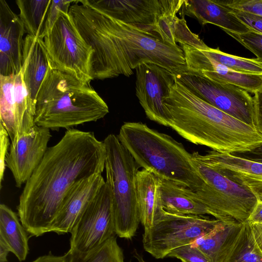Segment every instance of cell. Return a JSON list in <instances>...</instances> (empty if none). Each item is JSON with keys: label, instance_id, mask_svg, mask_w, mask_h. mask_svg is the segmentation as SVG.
Here are the masks:
<instances>
[{"label": "cell", "instance_id": "cell-1", "mask_svg": "<svg viewBox=\"0 0 262 262\" xmlns=\"http://www.w3.org/2000/svg\"><path fill=\"white\" fill-rule=\"evenodd\" d=\"M106 149L92 132L70 128L48 147L26 182L17 207L20 221L31 236L51 232L73 187L105 169Z\"/></svg>", "mask_w": 262, "mask_h": 262}, {"label": "cell", "instance_id": "cell-2", "mask_svg": "<svg viewBox=\"0 0 262 262\" xmlns=\"http://www.w3.org/2000/svg\"><path fill=\"white\" fill-rule=\"evenodd\" d=\"M69 13L93 50L92 80L129 77L143 63L156 64L176 76L187 71L181 47L164 42L155 32L116 19L84 1H73Z\"/></svg>", "mask_w": 262, "mask_h": 262}, {"label": "cell", "instance_id": "cell-3", "mask_svg": "<svg viewBox=\"0 0 262 262\" xmlns=\"http://www.w3.org/2000/svg\"><path fill=\"white\" fill-rule=\"evenodd\" d=\"M163 103L169 127L193 144L231 154L262 144L255 128L204 101L177 79Z\"/></svg>", "mask_w": 262, "mask_h": 262}, {"label": "cell", "instance_id": "cell-4", "mask_svg": "<svg viewBox=\"0 0 262 262\" xmlns=\"http://www.w3.org/2000/svg\"><path fill=\"white\" fill-rule=\"evenodd\" d=\"M108 113L106 103L90 83L50 65L36 98V125L68 130L96 121Z\"/></svg>", "mask_w": 262, "mask_h": 262}, {"label": "cell", "instance_id": "cell-5", "mask_svg": "<svg viewBox=\"0 0 262 262\" xmlns=\"http://www.w3.org/2000/svg\"><path fill=\"white\" fill-rule=\"evenodd\" d=\"M117 136L140 167L193 191L203 184L192 154L168 135L141 122H127Z\"/></svg>", "mask_w": 262, "mask_h": 262}, {"label": "cell", "instance_id": "cell-6", "mask_svg": "<svg viewBox=\"0 0 262 262\" xmlns=\"http://www.w3.org/2000/svg\"><path fill=\"white\" fill-rule=\"evenodd\" d=\"M103 141L106 149L105 183L110 192L115 233L130 239L140 222L136 182L140 167L117 136L111 134Z\"/></svg>", "mask_w": 262, "mask_h": 262}, {"label": "cell", "instance_id": "cell-7", "mask_svg": "<svg viewBox=\"0 0 262 262\" xmlns=\"http://www.w3.org/2000/svg\"><path fill=\"white\" fill-rule=\"evenodd\" d=\"M192 163L203 180L193 191L209 214L225 222L247 221L258 201L256 194L193 158Z\"/></svg>", "mask_w": 262, "mask_h": 262}, {"label": "cell", "instance_id": "cell-8", "mask_svg": "<svg viewBox=\"0 0 262 262\" xmlns=\"http://www.w3.org/2000/svg\"><path fill=\"white\" fill-rule=\"evenodd\" d=\"M43 40L53 68L90 83L93 50L81 35L69 13L59 12Z\"/></svg>", "mask_w": 262, "mask_h": 262}, {"label": "cell", "instance_id": "cell-9", "mask_svg": "<svg viewBox=\"0 0 262 262\" xmlns=\"http://www.w3.org/2000/svg\"><path fill=\"white\" fill-rule=\"evenodd\" d=\"M221 222L203 215L173 214L166 212L151 228L144 231L143 248L155 258H163L172 251L192 244Z\"/></svg>", "mask_w": 262, "mask_h": 262}, {"label": "cell", "instance_id": "cell-10", "mask_svg": "<svg viewBox=\"0 0 262 262\" xmlns=\"http://www.w3.org/2000/svg\"><path fill=\"white\" fill-rule=\"evenodd\" d=\"M176 79L204 101L255 128L253 98L248 92L188 72Z\"/></svg>", "mask_w": 262, "mask_h": 262}, {"label": "cell", "instance_id": "cell-11", "mask_svg": "<svg viewBox=\"0 0 262 262\" xmlns=\"http://www.w3.org/2000/svg\"><path fill=\"white\" fill-rule=\"evenodd\" d=\"M69 251L86 252L114 236L110 192L106 184L88 206L71 232Z\"/></svg>", "mask_w": 262, "mask_h": 262}, {"label": "cell", "instance_id": "cell-12", "mask_svg": "<svg viewBox=\"0 0 262 262\" xmlns=\"http://www.w3.org/2000/svg\"><path fill=\"white\" fill-rule=\"evenodd\" d=\"M93 8L125 23L152 31L159 20L180 12L184 0H84Z\"/></svg>", "mask_w": 262, "mask_h": 262}, {"label": "cell", "instance_id": "cell-13", "mask_svg": "<svg viewBox=\"0 0 262 262\" xmlns=\"http://www.w3.org/2000/svg\"><path fill=\"white\" fill-rule=\"evenodd\" d=\"M136 70V95L147 117L169 127L163 101L176 80V75L152 63H143Z\"/></svg>", "mask_w": 262, "mask_h": 262}, {"label": "cell", "instance_id": "cell-14", "mask_svg": "<svg viewBox=\"0 0 262 262\" xmlns=\"http://www.w3.org/2000/svg\"><path fill=\"white\" fill-rule=\"evenodd\" d=\"M51 137L49 129L35 124L28 133L11 143L6 163L17 187L25 184L38 166Z\"/></svg>", "mask_w": 262, "mask_h": 262}, {"label": "cell", "instance_id": "cell-15", "mask_svg": "<svg viewBox=\"0 0 262 262\" xmlns=\"http://www.w3.org/2000/svg\"><path fill=\"white\" fill-rule=\"evenodd\" d=\"M192 158L216 170L234 183L255 194L262 192V163L229 153L210 150L204 155L198 152Z\"/></svg>", "mask_w": 262, "mask_h": 262}, {"label": "cell", "instance_id": "cell-16", "mask_svg": "<svg viewBox=\"0 0 262 262\" xmlns=\"http://www.w3.org/2000/svg\"><path fill=\"white\" fill-rule=\"evenodd\" d=\"M26 33L24 24L4 0H0V75L18 74Z\"/></svg>", "mask_w": 262, "mask_h": 262}, {"label": "cell", "instance_id": "cell-17", "mask_svg": "<svg viewBox=\"0 0 262 262\" xmlns=\"http://www.w3.org/2000/svg\"><path fill=\"white\" fill-rule=\"evenodd\" d=\"M105 183L101 174L92 175L77 183L66 196L51 232L58 234L71 233Z\"/></svg>", "mask_w": 262, "mask_h": 262}, {"label": "cell", "instance_id": "cell-18", "mask_svg": "<svg viewBox=\"0 0 262 262\" xmlns=\"http://www.w3.org/2000/svg\"><path fill=\"white\" fill-rule=\"evenodd\" d=\"M189 72L211 80L230 84L254 94L262 89V75L234 71L198 51L186 61Z\"/></svg>", "mask_w": 262, "mask_h": 262}, {"label": "cell", "instance_id": "cell-19", "mask_svg": "<svg viewBox=\"0 0 262 262\" xmlns=\"http://www.w3.org/2000/svg\"><path fill=\"white\" fill-rule=\"evenodd\" d=\"M179 13L197 19L202 25L213 24L234 33L251 30L220 0H184Z\"/></svg>", "mask_w": 262, "mask_h": 262}, {"label": "cell", "instance_id": "cell-20", "mask_svg": "<svg viewBox=\"0 0 262 262\" xmlns=\"http://www.w3.org/2000/svg\"><path fill=\"white\" fill-rule=\"evenodd\" d=\"M51 65L43 40L27 35L22 52L21 72L30 97L35 105L40 87Z\"/></svg>", "mask_w": 262, "mask_h": 262}, {"label": "cell", "instance_id": "cell-21", "mask_svg": "<svg viewBox=\"0 0 262 262\" xmlns=\"http://www.w3.org/2000/svg\"><path fill=\"white\" fill-rule=\"evenodd\" d=\"M136 182L140 220L146 231L166 212L161 202L159 179L152 172L143 169L137 172Z\"/></svg>", "mask_w": 262, "mask_h": 262}, {"label": "cell", "instance_id": "cell-22", "mask_svg": "<svg viewBox=\"0 0 262 262\" xmlns=\"http://www.w3.org/2000/svg\"><path fill=\"white\" fill-rule=\"evenodd\" d=\"M158 178L161 202L165 212L181 215L209 214L193 190L172 181Z\"/></svg>", "mask_w": 262, "mask_h": 262}, {"label": "cell", "instance_id": "cell-23", "mask_svg": "<svg viewBox=\"0 0 262 262\" xmlns=\"http://www.w3.org/2000/svg\"><path fill=\"white\" fill-rule=\"evenodd\" d=\"M215 262H262V252L256 245L248 221L230 238Z\"/></svg>", "mask_w": 262, "mask_h": 262}, {"label": "cell", "instance_id": "cell-24", "mask_svg": "<svg viewBox=\"0 0 262 262\" xmlns=\"http://www.w3.org/2000/svg\"><path fill=\"white\" fill-rule=\"evenodd\" d=\"M19 219L8 206L0 205V241L22 261L26 259L29 248L27 231Z\"/></svg>", "mask_w": 262, "mask_h": 262}, {"label": "cell", "instance_id": "cell-25", "mask_svg": "<svg viewBox=\"0 0 262 262\" xmlns=\"http://www.w3.org/2000/svg\"><path fill=\"white\" fill-rule=\"evenodd\" d=\"M179 18L176 15L161 18L152 31L156 32L165 42L172 45H186L200 50L208 47L199 36L192 32L187 25L184 15Z\"/></svg>", "mask_w": 262, "mask_h": 262}, {"label": "cell", "instance_id": "cell-26", "mask_svg": "<svg viewBox=\"0 0 262 262\" xmlns=\"http://www.w3.org/2000/svg\"><path fill=\"white\" fill-rule=\"evenodd\" d=\"M242 223L221 221L213 229L195 239L191 246L197 248L211 262H215L230 238L240 228Z\"/></svg>", "mask_w": 262, "mask_h": 262}, {"label": "cell", "instance_id": "cell-27", "mask_svg": "<svg viewBox=\"0 0 262 262\" xmlns=\"http://www.w3.org/2000/svg\"><path fill=\"white\" fill-rule=\"evenodd\" d=\"M51 3V0L16 1L27 35L41 38Z\"/></svg>", "mask_w": 262, "mask_h": 262}, {"label": "cell", "instance_id": "cell-28", "mask_svg": "<svg viewBox=\"0 0 262 262\" xmlns=\"http://www.w3.org/2000/svg\"><path fill=\"white\" fill-rule=\"evenodd\" d=\"M69 262H124L123 252L115 236L86 252L68 251Z\"/></svg>", "mask_w": 262, "mask_h": 262}, {"label": "cell", "instance_id": "cell-29", "mask_svg": "<svg viewBox=\"0 0 262 262\" xmlns=\"http://www.w3.org/2000/svg\"><path fill=\"white\" fill-rule=\"evenodd\" d=\"M200 50L206 56L234 71L262 75V62L257 58H247L231 55L221 51L219 48L208 47Z\"/></svg>", "mask_w": 262, "mask_h": 262}, {"label": "cell", "instance_id": "cell-30", "mask_svg": "<svg viewBox=\"0 0 262 262\" xmlns=\"http://www.w3.org/2000/svg\"><path fill=\"white\" fill-rule=\"evenodd\" d=\"M15 75H0V124L8 132L11 143L14 142L16 138L13 111Z\"/></svg>", "mask_w": 262, "mask_h": 262}, {"label": "cell", "instance_id": "cell-31", "mask_svg": "<svg viewBox=\"0 0 262 262\" xmlns=\"http://www.w3.org/2000/svg\"><path fill=\"white\" fill-rule=\"evenodd\" d=\"M246 49L252 52L262 62V34L254 31L241 33H234L224 31Z\"/></svg>", "mask_w": 262, "mask_h": 262}, {"label": "cell", "instance_id": "cell-32", "mask_svg": "<svg viewBox=\"0 0 262 262\" xmlns=\"http://www.w3.org/2000/svg\"><path fill=\"white\" fill-rule=\"evenodd\" d=\"M167 256L177 258L183 262H211L199 250L190 244L172 251Z\"/></svg>", "mask_w": 262, "mask_h": 262}, {"label": "cell", "instance_id": "cell-33", "mask_svg": "<svg viewBox=\"0 0 262 262\" xmlns=\"http://www.w3.org/2000/svg\"><path fill=\"white\" fill-rule=\"evenodd\" d=\"M73 2V1L69 0H51L45 26L44 31L41 37L42 39H43L44 37L53 26L60 11L69 13L70 8Z\"/></svg>", "mask_w": 262, "mask_h": 262}, {"label": "cell", "instance_id": "cell-34", "mask_svg": "<svg viewBox=\"0 0 262 262\" xmlns=\"http://www.w3.org/2000/svg\"><path fill=\"white\" fill-rule=\"evenodd\" d=\"M227 7L262 16V0H220Z\"/></svg>", "mask_w": 262, "mask_h": 262}, {"label": "cell", "instance_id": "cell-35", "mask_svg": "<svg viewBox=\"0 0 262 262\" xmlns=\"http://www.w3.org/2000/svg\"><path fill=\"white\" fill-rule=\"evenodd\" d=\"M9 134L5 128L0 124V184L1 188L4 180L6 167V159L10 146Z\"/></svg>", "mask_w": 262, "mask_h": 262}, {"label": "cell", "instance_id": "cell-36", "mask_svg": "<svg viewBox=\"0 0 262 262\" xmlns=\"http://www.w3.org/2000/svg\"><path fill=\"white\" fill-rule=\"evenodd\" d=\"M231 11L251 30L262 34V16L229 8Z\"/></svg>", "mask_w": 262, "mask_h": 262}, {"label": "cell", "instance_id": "cell-37", "mask_svg": "<svg viewBox=\"0 0 262 262\" xmlns=\"http://www.w3.org/2000/svg\"><path fill=\"white\" fill-rule=\"evenodd\" d=\"M253 98L255 127L262 135V89L256 92Z\"/></svg>", "mask_w": 262, "mask_h": 262}, {"label": "cell", "instance_id": "cell-38", "mask_svg": "<svg viewBox=\"0 0 262 262\" xmlns=\"http://www.w3.org/2000/svg\"><path fill=\"white\" fill-rule=\"evenodd\" d=\"M233 155L262 163V144L250 151Z\"/></svg>", "mask_w": 262, "mask_h": 262}, {"label": "cell", "instance_id": "cell-39", "mask_svg": "<svg viewBox=\"0 0 262 262\" xmlns=\"http://www.w3.org/2000/svg\"><path fill=\"white\" fill-rule=\"evenodd\" d=\"M249 224H262V200L258 199L257 203L250 215L248 221Z\"/></svg>", "mask_w": 262, "mask_h": 262}, {"label": "cell", "instance_id": "cell-40", "mask_svg": "<svg viewBox=\"0 0 262 262\" xmlns=\"http://www.w3.org/2000/svg\"><path fill=\"white\" fill-rule=\"evenodd\" d=\"M32 262H69V256L68 253L62 256L49 254L40 256Z\"/></svg>", "mask_w": 262, "mask_h": 262}, {"label": "cell", "instance_id": "cell-41", "mask_svg": "<svg viewBox=\"0 0 262 262\" xmlns=\"http://www.w3.org/2000/svg\"><path fill=\"white\" fill-rule=\"evenodd\" d=\"M250 226L255 242L262 252V224H255Z\"/></svg>", "mask_w": 262, "mask_h": 262}, {"label": "cell", "instance_id": "cell-42", "mask_svg": "<svg viewBox=\"0 0 262 262\" xmlns=\"http://www.w3.org/2000/svg\"><path fill=\"white\" fill-rule=\"evenodd\" d=\"M10 252L7 246L0 241V262H7V256Z\"/></svg>", "mask_w": 262, "mask_h": 262}, {"label": "cell", "instance_id": "cell-43", "mask_svg": "<svg viewBox=\"0 0 262 262\" xmlns=\"http://www.w3.org/2000/svg\"><path fill=\"white\" fill-rule=\"evenodd\" d=\"M256 196L257 197V199L261 200H262V192H259L255 193Z\"/></svg>", "mask_w": 262, "mask_h": 262}, {"label": "cell", "instance_id": "cell-44", "mask_svg": "<svg viewBox=\"0 0 262 262\" xmlns=\"http://www.w3.org/2000/svg\"><path fill=\"white\" fill-rule=\"evenodd\" d=\"M137 259H138L139 262H146L145 261L142 257L137 256Z\"/></svg>", "mask_w": 262, "mask_h": 262}]
</instances>
